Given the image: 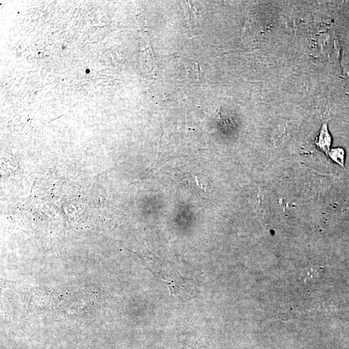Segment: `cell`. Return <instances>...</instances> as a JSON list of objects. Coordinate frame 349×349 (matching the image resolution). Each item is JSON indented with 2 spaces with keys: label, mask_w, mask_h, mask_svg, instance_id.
<instances>
[{
  "label": "cell",
  "mask_w": 349,
  "mask_h": 349,
  "mask_svg": "<svg viewBox=\"0 0 349 349\" xmlns=\"http://www.w3.org/2000/svg\"><path fill=\"white\" fill-rule=\"evenodd\" d=\"M140 257L153 275L168 286L173 298L185 302L195 297L194 289L189 280L184 278L170 262L161 259L154 254Z\"/></svg>",
  "instance_id": "6da1fadb"
},
{
  "label": "cell",
  "mask_w": 349,
  "mask_h": 349,
  "mask_svg": "<svg viewBox=\"0 0 349 349\" xmlns=\"http://www.w3.org/2000/svg\"><path fill=\"white\" fill-rule=\"evenodd\" d=\"M331 137L328 133L327 126L326 124L323 125L321 129L320 135L318 137V140L316 144L319 147L320 150L328 155L330 152V145H331Z\"/></svg>",
  "instance_id": "7a4b0ae2"
},
{
  "label": "cell",
  "mask_w": 349,
  "mask_h": 349,
  "mask_svg": "<svg viewBox=\"0 0 349 349\" xmlns=\"http://www.w3.org/2000/svg\"><path fill=\"white\" fill-rule=\"evenodd\" d=\"M328 155L333 161L338 163L340 166L344 167L345 151L343 149L340 148L333 149V150H330Z\"/></svg>",
  "instance_id": "3957f363"
}]
</instances>
